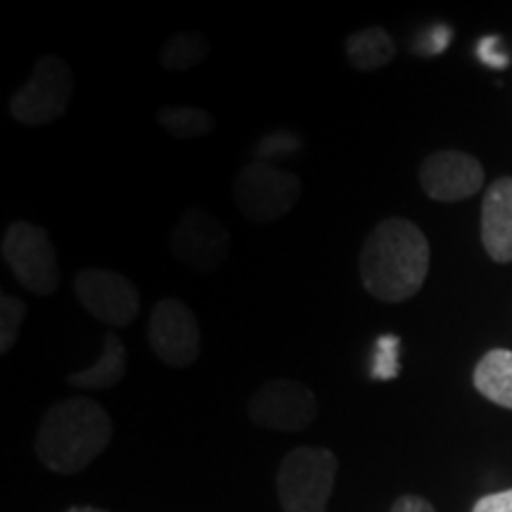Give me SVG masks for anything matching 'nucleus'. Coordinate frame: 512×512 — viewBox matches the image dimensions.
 Returning <instances> with one entry per match:
<instances>
[{
	"label": "nucleus",
	"mask_w": 512,
	"mask_h": 512,
	"mask_svg": "<svg viewBox=\"0 0 512 512\" xmlns=\"http://www.w3.org/2000/svg\"><path fill=\"white\" fill-rule=\"evenodd\" d=\"M361 283L384 304L413 299L430 273V242L413 221L392 216L370 230L358 259Z\"/></svg>",
	"instance_id": "obj_1"
},
{
	"label": "nucleus",
	"mask_w": 512,
	"mask_h": 512,
	"mask_svg": "<svg viewBox=\"0 0 512 512\" xmlns=\"http://www.w3.org/2000/svg\"><path fill=\"white\" fill-rule=\"evenodd\" d=\"M112 418L98 401L69 396L43 415L36 432V456L57 475H79L112 441Z\"/></svg>",
	"instance_id": "obj_2"
},
{
	"label": "nucleus",
	"mask_w": 512,
	"mask_h": 512,
	"mask_svg": "<svg viewBox=\"0 0 512 512\" xmlns=\"http://www.w3.org/2000/svg\"><path fill=\"white\" fill-rule=\"evenodd\" d=\"M339 460L325 446H297L280 460L275 491L283 512H328Z\"/></svg>",
	"instance_id": "obj_3"
},
{
	"label": "nucleus",
	"mask_w": 512,
	"mask_h": 512,
	"mask_svg": "<svg viewBox=\"0 0 512 512\" xmlns=\"http://www.w3.org/2000/svg\"><path fill=\"white\" fill-rule=\"evenodd\" d=\"M299 197H302L299 176L266 162L242 166L233 183L235 207L247 221L259 226L285 219L297 207Z\"/></svg>",
	"instance_id": "obj_4"
},
{
	"label": "nucleus",
	"mask_w": 512,
	"mask_h": 512,
	"mask_svg": "<svg viewBox=\"0 0 512 512\" xmlns=\"http://www.w3.org/2000/svg\"><path fill=\"white\" fill-rule=\"evenodd\" d=\"M3 261L24 290L38 297H50L60 287L57 252L48 230L29 221L10 223L3 235Z\"/></svg>",
	"instance_id": "obj_5"
},
{
	"label": "nucleus",
	"mask_w": 512,
	"mask_h": 512,
	"mask_svg": "<svg viewBox=\"0 0 512 512\" xmlns=\"http://www.w3.org/2000/svg\"><path fill=\"white\" fill-rule=\"evenodd\" d=\"M74 95V72L62 57L43 55L34 74L10 98V117L22 126L53 124L67 112Z\"/></svg>",
	"instance_id": "obj_6"
},
{
	"label": "nucleus",
	"mask_w": 512,
	"mask_h": 512,
	"mask_svg": "<svg viewBox=\"0 0 512 512\" xmlns=\"http://www.w3.org/2000/svg\"><path fill=\"white\" fill-rule=\"evenodd\" d=\"M147 342L164 366L183 370L200 358V320L188 304L176 297H164L155 304L147 320Z\"/></svg>",
	"instance_id": "obj_7"
},
{
	"label": "nucleus",
	"mask_w": 512,
	"mask_h": 512,
	"mask_svg": "<svg viewBox=\"0 0 512 512\" xmlns=\"http://www.w3.org/2000/svg\"><path fill=\"white\" fill-rule=\"evenodd\" d=\"M247 415L264 430L304 432L318 418V401L306 384L278 377L256 389L247 403Z\"/></svg>",
	"instance_id": "obj_8"
},
{
	"label": "nucleus",
	"mask_w": 512,
	"mask_h": 512,
	"mask_svg": "<svg viewBox=\"0 0 512 512\" xmlns=\"http://www.w3.org/2000/svg\"><path fill=\"white\" fill-rule=\"evenodd\" d=\"M176 261L197 273H216L228 261L230 233L207 209L188 207L169 235Z\"/></svg>",
	"instance_id": "obj_9"
},
{
	"label": "nucleus",
	"mask_w": 512,
	"mask_h": 512,
	"mask_svg": "<svg viewBox=\"0 0 512 512\" xmlns=\"http://www.w3.org/2000/svg\"><path fill=\"white\" fill-rule=\"evenodd\" d=\"M74 294L95 320L110 328H128L140 313V292L126 275L107 268H83L74 275Z\"/></svg>",
	"instance_id": "obj_10"
},
{
	"label": "nucleus",
	"mask_w": 512,
	"mask_h": 512,
	"mask_svg": "<svg viewBox=\"0 0 512 512\" xmlns=\"http://www.w3.org/2000/svg\"><path fill=\"white\" fill-rule=\"evenodd\" d=\"M418 181L430 200L460 202L484 188V166L465 152L441 150L422 162Z\"/></svg>",
	"instance_id": "obj_11"
},
{
	"label": "nucleus",
	"mask_w": 512,
	"mask_h": 512,
	"mask_svg": "<svg viewBox=\"0 0 512 512\" xmlns=\"http://www.w3.org/2000/svg\"><path fill=\"white\" fill-rule=\"evenodd\" d=\"M482 245L496 264L512 261V178H498L482 202Z\"/></svg>",
	"instance_id": "obj_12"
},
{
	"label": "nucleus",
	"mask_w": 512,
	"mask_h": 512,
	"mask_svg": "<svg viewBox=\"0 0 512 512\" xmlns=\"http://www.w3.org/2000/svg\"><path fill=\"white\" fill-rule=\"evenodd\" d=\"M128 349L117 332H105V342L98 361L93 366L76 370L67 377V384L74 389H112L126 377Z\"/></svg>",
	"instance_id": "obj_13"
},
{
	"label": "nucleus",
	"mask_w": 512,
	"mask_h": 512,
	"mask_svg": "<svg viewBox=\"0 0 512 512\" xmlns=\"http://www.w3.org/2000/svg\"><path fill=\"white\" fill-rule=\"evenodd\" d=\"M472 382H475V389L484 396V399L512 411V351H486V354L479 358Z\"/></svg>",
	"instance_id": "obj_14"
},
{
	"label": "nucleus",
	"mask_w": 512,
	"mask_h": 512,
	"mask_svg": "<svg viewBox=\"0 0 512 512\" xmlns=\"http://www.w3.org/2000/svg\"><path fill=\"white\" fill-rule=\"evenodd\" d=\"M347 60L358 72H375L387 67L396 57V43L384 27H366L354 31L344 43Z\"/></svg>",
	"instance_id": "obj_15"
},
{
	"label": "nucleus",
	"mask_w": 512,
	"mask_h": 512,
	"mask_svg": "<svg viewBox=\"0 0 512 512\" xmlns=\"http://www.w3.org/2000/svg\"><path fill=\"white\" fill-rule=\"evenodd\" d=\"M209 55V41L200 31H181L164 43L159 53V64L164 72L181 74L200 67Z\"/></svg>",
	"instance_id": "obj_16"
},
{
	"label": "nucleus",
	"mask_w": 512,
	"mask_h": 512,
	"mask_svg": "<svg viewBox=\"0 0 512 512\" xmlns=\"http://www.w3.org/2000/svg\"><path fill=\"white\" fill-rule=\"evenodd\" d=\"M157 124L176 140H192L209 136L216 121L204 107L195 105H164L157 112Z\"/></svg>",
	"instance_id": "obj_17"
},
{
	"label": "nucleus",
	"mask_w": 512,
	"mask_h": 512,
	"mask_svg": "<svg viewBox=\"0 0 512 512\" xmlns=\"http://www.w3.org/2000/svg\"><path fill=\"white\" fill-rule=\"evenodd\" d=\"M29 309L15 294H3L0 297V354H10L17 344L22 325L27 323Z\"/></svg>",
	"instance_id": "obj_18"
},
{
	"label": "nucleus",
	"mask_w": 512,
	"mask_h": 512,
	"mask_svg": "<svg viewBox=\"0 0 512 512\" xmlns=\"http://www.w3.org/2000/svg\"><path fill=\"white\" fill-rule=\"evenodd\" d=\"M399 351H401V339L396 335H382L377 339L370 377H373V380H384V382L399 377V370H401Z\"/></svg>",
	"instance_id": "obj_19"
},
{
	"label": "nucleus",
	"mask_w": 512,
	"mask_h": 512,
	"mask_svg": "<svg viewBox=\"0 0 512 512\" xmlns=\"http://www.w3.org/2000/svg\"><path fill=\"white\" fill-rule=\"evenodd\" d=\"M302 147V138L292 131H273L256 143V162L271 164V159L292 155Z\"/></svg>",
	"instance_id": "obj_20"
},
{
	"label": "nucleus",
	"mask_w": 512,
	"mask_h": 512,
	"mask_svg": "<svg viewBox=\"0 0 512 512\" xmlns=\"http://www.w3.org/2000/svg\"><path fill=\"white\" fill-rule=\"evenodd\" d=\"M479 57H482V62H486L494 69L508 67V55L501 50V38L496 36L484 38V41L479 43Z\"/></svg>",
	"instance_id": "obj_21"
},
{
	"label": "nucleus",
	"mask_w": 512,
	"mask_h": 512,
	"mask_svg": "<svg viewBox=\"0 0 512 512\" xmlns=\"http://www.w3.org/2000/svg\"><path fill=\"white\" fill-rule=\"evenodd\" d=\"M472 512H512V489L479 498Z\"/></svg>",
	"instance_id": "obj_22"
},
{
	"label": "nucleus",
	"mask_w": 512,
	"mask_h": 512,
	"mask_svg": "<svg viewBox=\"0 0 512 512\" xmlns=\"http://www.w3.org/2000/svg\"><path fill=\"white\" fill-rule=\"evenodd\" d=\"M451 41V29L448 27H434L430 34L425 36V41L418 46V53L422 55H437L448 46Z\"/></svg>",
	"instance_id": "obj_23"
},
{
	"label": "nucleus",
	"mask_w": 512,
	"mask_h": 512,
	"mask_svg": "<svg viewBox=\"0 0 512 512\" xmlns=\"http://www.w3.org/2000/svg\"><path fill=\"white\" fill-rule=\"evenodd\" d=\"M389 512H437L432 508L430 501H425L422 496H399L392 503V510Z\"/></svg>",
	"instance_id": "obj_24"
},
{
	"label": "nucleus",
	"mask_w": 512,
	"mask_h": 512,
	"mask_svg": "<svg viewBox=\"0 0 512 512\" xmlns=\"http://www.w3.org/2000/svg\"><path fill=\"white\" fill-rule=\"evenodd\" d=\"M64 512H107V510L93 508V505H72V508H67Z\"/></svg>",
	"instance_id": "obj_25"
}]
</instances>
